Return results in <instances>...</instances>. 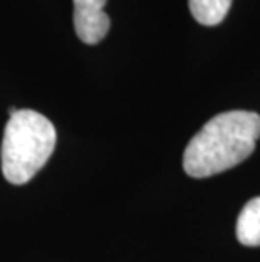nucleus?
<instances>
[{"instance_id":"4","label":"nucleus","mask_w":260,"mask_h":262,"mask_svg":"<svg viewBox=\"0 0 260 262\" xmlns=\"http://www.w3.org/2000/svg\"><path fill=\"white\" fill-rule=\"evenodd\" d=\"M237 238L245 247H260V196L242 208L237 222Z\"/></svg>"},{"instance_id":"5","label":"nucleus","mask_w":260,"mask_h":262,"mask_svg":"<svg viewBox=\"0 0 260 262\" xmlns=\"http://www.w3.org/2000/svg\"><path fill=\"white\" fill-rule=\"evenodd\" d=\"M187 5L200 24L211 27L223 22L231 7V0H187Z\"/></svg>"},{"instance_id":"2","label":"nucleus","mask_w":260,"mask_h":262,"mask_svg":"<svg viewBox=\"0 0 260 262\" xmlns=\"http://www.w3.org/2000/svg\"><path fill=\"white\" fill-rule=\"evenodd\" d=\"M56 147L53 122L36 110H17L5 125L0 163L4 178L12 185H26L39 172Z\"/></svg>"},{"instance_id":"1","label":"nucleus","mask_w":260,"mask_h":262,"mask_svg":"<svg viewBox=\"0 0 260 262\" xmlns=\"http://www.w3.org/2000/svg\"><path fill=\"white\" fill-rule=\"evenodd\" d=\"M260 139V115L247 110L218 114L191 139L182 168L191 178H209L235 168L253 152Z\"/></svg>"},{"instance_id":"3","label":"nucleus","mask_w":260,"mask_h":262,"mask_svg":"<svg viewBox=\"0 0 260 262\" xmlns=\"http://www.w3.org/2000/svg\"><path fill=\"white\" fill-rule=\"evenodd\" d=\"M75 31L85 44H98L110 31V17L105 12L107 0H73Z\"/></svg>"}]
</instances>
